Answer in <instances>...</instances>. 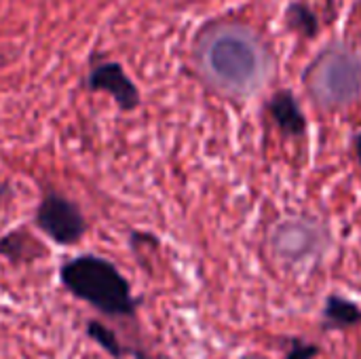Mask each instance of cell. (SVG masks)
I'll list each match as a JSON object with an SVG mask.
<instances>
[{
  "mask_svg": "<svg viewBox=\"0 0 361 359\" xmlns=\"http://www.w3.org/2000/svg\"><path fill=\"white\" fill-rule=\"evenodd\" d=\"M36 226L57 245H74L87 233V222L78 205L55 190L44 193L36 209Z\"/></svg>",
  "mask_w": 361,
  "mask_h": 359,
  "instance_id": "277c9868",
  "label": "cell"
},
{
  "mask_svg": "<svg viewBox=\"0 0 361 359\" xmlns=\"http://www.w3.org/2000/svg\"><path fill=\"white\" fill-rule=\"evenodd\" d=\"M42 254H44V250L25 231H13V233H6L4 237H0V256L13 264L42 258Z\"/></svg>",
  "mask_w": 361,
  "mask_h": 359,
  "instance_id": "9c48e42d",
  "label": "cell"
},
{
  "mask_svg": "<svg viewBox=\"0 0 361 359\" xmlns=\"http://www.w3.org/2000/svg\"><path fill=\"white\" fill-rule=\"evenodd\" d=\"M131 355H133L135 359H150L148 355H146V353H142V351H133Z\"/></svg>",
  "mask_w": 361,
  "mask_h": 359,
  "instance_id": "9a60e30c",
  "label": "cell"
},
{
  "mask_svg": "<svg viewBox=\"0 0 361 359\" xmlns=\"http://www.w3.org/2000/svg\"><path fill=\"white\" fill-rule=\"evenodd\" d=\"M4 195H8V184H0V203L4 199Z\"/></svg>",
  "mask_w": 361,
  "mask_h": 359,
  "instance_id": "5bb4252c",
  "label": "cell"
},
{
  "mask_svg": "<svg viewBox=\"0 0 361 359\" xmlns=\"http://www.w3.org/2000/svg\"><path fill=\"white\" fill-rule=\"evenodd\" d=\"M87 87L91 91L110 93L112 99L118 104V108L125 112L135 110L140 106V91H137L135 83L127 76V72L123 70L121 63L106 61V63L95 66L87 78Z\"/></svg>",
  "mask_w": 361,
  "mask_h": 359,
  "instance_id": "8992f818",
  "label": "cell"
},
{
  "mask_svg": "<svg viewBox=\"0 0 361 359\" xmlns=\"http://www.w3.org/2000/svg\"><path fill=\"white\" fill-rule=\"evenodd\" d=\"M355 152H357V159L361 163V133H357V138H355Z\"/></svg>",
  "mask_w": 361,
  "mask_h": 359,
  "instance_id": "4fadbf2b",
  "label": "cell"
},
{
  "mask_svg": "<svg viewBox=\"0 0 361 359\" xmlns=\"http://www.w3.org/2000/svg\"><path fill=\"white\" fill-rule=\"evenodd\" d=\"M269 112H271L273 123L283 135L298 138L307 131V116L290 89H281L273 93L269 102Z\"/></svg>",
  "mask_w": 361,
  "mask_h": 359,
  "instance_id": "52a82bcc",
  "label": "cell"
},
{
  "mask_svg": "<svg viewBox=\"0 0 361 359\" xmlns=\"http://www.w3.org/2000/svg\"><path fill=\"white\" fill-rule=\"evenodd\" d=\"M203 63L214 83L235 95L252 93L267 74V59L258 38L241 28L216 32L205 42Z\"/></svg>",
  "mask_w": 361,
  "mask_h": 359,
  "instance_id": "6da1fadb",
  "label": "cell"
},
{
  "mask_svg": "<svg viewBox=\"0 0 361 359\" xmlns=\"http://www.w3.org/2000/svg\"><path fill=\"white\" fill-rule=\"evenodd\" d=\"M271 243H273L277 258L290 264H300L322 252L326 237L315 222L286 220L273 231Z\"/></svg>",
  "mask_w": 361,
  "mask_h": 359,
  "instance_id": "5b68a950",
  "label": "cell"
},
{
  "mask_svg": "<svg viewBox=\"0 0 361 359\" xmlns=\"http://www.w3.org/2000/svg\"><path fill=\"white\" fill-rule=\"evenodd\" d=\"M283 19L292 32H296L305 38H313L319 32V19H317L315 11L305 2H290L286 6Z\"/></svg>",
  "mask_w": 361,
  "mask_h": 359,
  "instance_id": "30bf717a",
  "label": "cell"
},
{
  "mask_svg": "<svg viewBox=\"0 0 361 359\" xmlns=\"http://www.w3.org/2000/svg\"><path fill=\"white\" fill-rule=\"evenodd\" d=\"M324 326L330 330L361 326V309L353 300H347L338 294H330L324 307Z\"/></svg>",
  "mask_w": 361,
  "mask_h": 359,
  "instance_id": "ba28073f",
  "label": "cell"
},
{
  "mask_svg": "<svg viewBox=\"0 0 361 359\" xmlns=\"http://www.w3.org/2000/svg\"><path fill=\"white\" fill-rule=\"evenodd\" d=\"M311 97L324 108H345L361 97V55L347 44L324 49L305 72Z\"/></svg>",
  "mask_w": 361,
  "mask_h": 359,
  "instance_id": "3957f363",
  "label": "cell"
},
{
  "mask_svg": "<svg viewBox=\"0 0 361 359\" xmlns=\"http://www.w3.org/2000/svg\"><path fill=\"white\" fill-rule=\"evenodd\" d=\"M59 279L78 300L95 307L110 317H133L137 300L131 296L129 281L106 258L85 254L61 264Z\"/></svg>",
  "mask_w": 361,
  "mask_h": 359,
  "instance_id": "7a4b0ae2",
  "label": "cell"
},
{
  "mask_svg": "<svg viewBox=\"0 0 361 359\" xmlns=\"http://www.w3.org/2000/svg\"><path fill=\"white\" fill-rule=\"evenodd\" d=\"M87 334H89V339L91 341H95L110 358L114 359H123L125 355H131L133 351L131 349H125L121 343H118V339H116V334L108 328V326H104L102 322H89V326H87Z\"/></svg>",
  "mask_w": 361,
  "mask_h": 359,
  "instance_id": "8fae6325",
  "label": "cell"
},
{
  "mask_svg": "<svg viewBox=\"0 0 361 359\" xmlns=\"http://www.w3.org/2000/svg\"><path fill=\"white\" fill-rule=\"evenodd\" d=\"M317 353H319V349L315 345H309V343H302V341H294L292 349L288 351V355L283 359H313Z\"/></svg>",
  "mask_w": 361,
  "mask_h": 359,
  "instance_id": "7c38bea8",
  "label": "cell"
}]
</instances>
